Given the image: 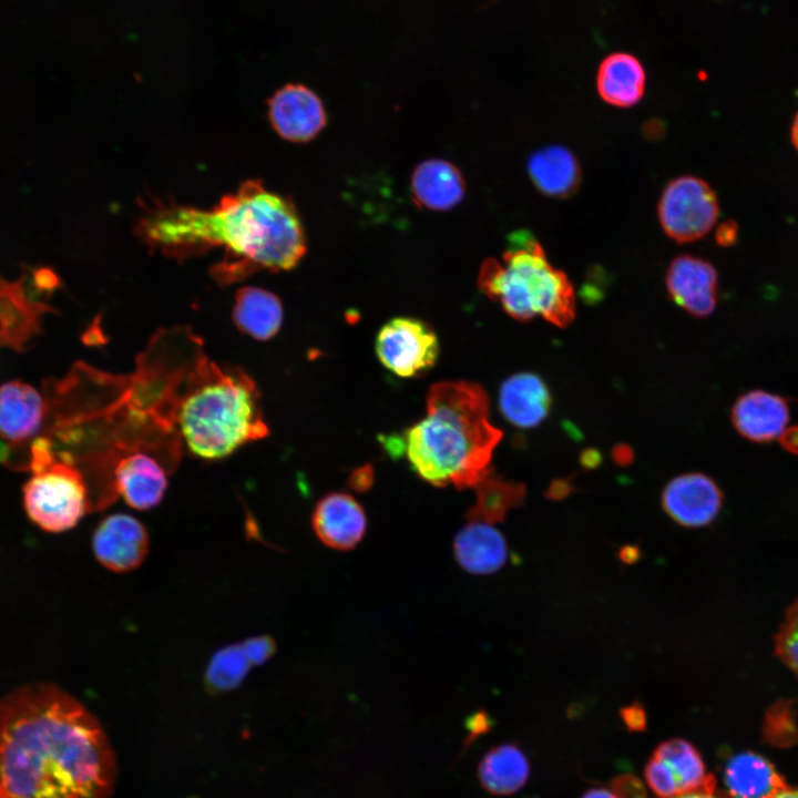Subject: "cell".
<instances>
[{
    "label": "cell",
    "mask_w": 798,
    "mask_h": 798,
    "mask_svg": "<svg viewBox=\"0 0 798 798\" xmlns=\"http://www.w3.org/2000/svg\"><path fill=\"white\" fill-rule=\"evenodd\" d=\"M491 726V718L483 710H479L472 716H470L467 722V729L469 730V735L466 741V746H469V744L477 737L488 733Z\"/></svg>",
    "instance_id": "cell-32"
},
{
    "label": "cell",
    "mask_w": 798,
    "mask_h": 798,
    "mask_svg": "<svg viewBox=\"0 0 798 798\" xmlns=\"http://www.w3.org/2000/svg\"><path fill=\"white\" fill-rule=\"evenodd\" d=\"M499 408L511 424L522 429L534 428L549 416L550 390L536 374H514L500 386Z\"/></svg>",
    "instance_id": "cell-17"
},
{
    "label": "cell",
    "mask_w": 798,
    "mask_h": 798,
    "mask_svg": "<svg viewBox=\"0 0 798 798\" xmlns=\"http://www.w3.org/2000/svg\"><path fill=\"white\" fill-rule=\"evenodd\" d=\"M572 488L566 480L553 481L546 492V497L552 500H561L570 494Z\"/></svg>",
    "instance_id": "cell-34"
},
{
    "label": "cell",
    "mask_w": 798,
    "mask_h": 798,
    "mask_svg": "<svg viewBox=\"0 0 798 798\" xmlns=\"http://www.w3.org/2000/svg\"><path fill=\"white\" fill-rule=\"evenodd\" d=\"M244 652L252 665H262L276 653V641L268 635L247 638L242 643Z\"/></svg>",
    "instance_id": "cell-29"
},
{
    "label": "cell",
    "mask_w": 798,
    "mask_h": 798,
    "mask_svg": "<svg viewBox=\"0 0 798 798\" xmlns=\"http://www.w3.org/2000/svg\"><path fill=\"white\" fill-rule=\"evenodd\" d=\"M581 798H617L613 791L605 788H593L587 790Z\"/></svg>",
    "instance_id": "cell-39"
},
{
    "label": "cell",
    "mask_w": 798,
    "mask_h": 798,
    "mask_svg": "<svg viewBox=\"0 0 798 798\" xmlns=\"http://www.w3.org/2000/svg\"><path fill=\"white\" fill-rule=\"evenodd\" d=\"M614 461L620 466H627L632 462L634 453L630 446L618 444L612 452Z\"/></svg>",
    "instance_id": "cell-35"
},
{
    "label": "cell",
    "mask_w": 798,
    "mask_h": 798,
    "mask_svg": "<svg viewBox=\"0 0 798 798\" xmlns=\"http://www.w3.org/2000/svg\"><path fill=\"white\" fill-rule=\"evenodd\" d=\"M645 84L646 74L642 63L626 52L608 54L597 69V93L610 105H636L644 95Z\"/></svg>",
    "instance_id": "cell-22"
},
{
    "label": "cell",
    "mask_w": 798,
    "mask_h": 798,
    "mask_svg": "<svg viewBox=\"0 0 798 798\" xmlns=\"http://www.w3.org/2000/svg\"><path fill=\"white\" fill-rule=\"evenodd\" d=\"M178 400L175 423L188 452L215 461L268 434L255 382L205 358Z\"/></svg>",
    "instance_id": "cell-4"
},
{
    "label": "cell",
    "mask_w": 798,
    "mask_h": 798,
    "mask_svg": "<svg viewBox=\"0 0 798 798\" xmlns=\"http://www.w3.org/2000/svg\"><path fill=\"white\" fill-rule=\"evenodd\" d=\"M116 760L99 720L52 684L0 700V798H109Z\"/></svg>",
    "instance_id": "cell-1"
},
{
    "label": "cell",
    "mask_w": 798,
    "mask_h": 798,
    "mask_svg": "<svg viewBox=\"0 0 798 798\" xmlns=\"http://www.w3.org/2000/svg\"><path fill=\"white\" fill-rule=\"evenodd\" d=\"M22 495L30 521L50 533L71 530L92 507L81 471L62 459L32 470Z\"/></svg>",
    "instance_id": "cell-6"
},
{
    "label": "cell",
    "mask_w": 798,
    "mask_h": 798,
    "mask_svg": "<svg viewBox=\"0 0 798 798\" xmlns=\"http://www.w3.org/2000/svg\"><path fill=\"white\" fill-rule=\"evenodd\" d=\"M475 500L468 509L469 521L489 524L504 522L507 514L514 508L523 505L526 488L523 483L505 480L493 470L474 488Z\"/></svg>",
    "instance_id": "cell-25"
},
{
    "label": "cell",
    "mask_w": 798,
    "mask_h": 798,
    "mask_svg": "<svg viewBox=\"0 0 798 798\" xmlns=\"http://www.w3.org/2000/svg\"><path fill=\"white\" fill-rule=\"evenodd\" d=\"M233 321L243 334L256 339L268 340L280 329L283 306L280 299L263 288L243 287L235 296Z\"/></svg>",
    "instance_id": "cell-23"
},
{
    "label": "cell",
    "mask_w": 798,
    "mask_h": 798,
    "mask_svg": "<svg viewBox=\"0 0 798 798\" xmlns=\"http://www.w3.org/2000/svg\"><path fill=\"white\" fill-rule=\"evenodd\" d=\"M620 560L626 564L634 563L640 557V549L634 545H625L620 550Z\"/></svg>",
    "instance_id": "cell-37"
},
{
    "label": "cell",
    "mask_w": 798,
    "mask_h": 798,
    "mask_svg": "<svg viewBox=\"0 0 798 798\" xmlns=\"http://www.w3.org/2000/svg\"><path fill=\"white\" fill-rule=\"evenodd\" d=\"M508 553L504 535L484 522L469 521L453 540L456 561L474 575L495 573L507 563Z\"/></svg>",
    "instance_id": "cell-18"
},
{
    "label": "cell",
    "mask_w": 798,
    "mask_h": 798,
    "mask_svg": "<svg viewBox=\"0 0 798 798\" xmlns=\"http://www.w3.org/2000/svg\"><path fill=\"white\" fill-rule=\"evenodd\" d=\"M250 667L242 643L225 646L212 656L205 669V687L212 694L231 692L241 685Z\"/></svg>",
    "instance_id": "cell-27"
},
{
    "label": "cell",
    "mask_w": 798,
    "mask_h": 798,
    "mask_svg": "<svg viewBox=\"0 0 798 798\" xmlns=\"http://www.w3.org/2000/svg\"><path fill=\"white\" fill-rule=\"evenodd\" d=\"M530 773L529 761L514 745L503 744L490 749L481 759L478 776L485 790L510 795L521 789Z\"/></svg>",
    "instance_id": "cell-24"
},
{
    "label": "cell",
    "mask_w": 798,
    "mask_h": 798,
    "mask_svg": "<svg viewBox=\"0 0 798 798\" xmlns=\"http://www.w3.org/2000/svg\"><path fill=\"white\" fill-rule=\"evenodd\" d=\"M141 237L170 257H190L222 247L224 260L213 267L221 285L254 272L294 268L306 253V236L294 204L249 180L212 209L157 205L139 223Z\"/></svg>",
    "instance_id": "cell-2"
},
{
    "label": "cell",
    "mask_w": 798,
    "mask_h": 798,
    "mask_svg": "<svg viewBox=\"0 0 798 798\" xmlns=\"http://www.w3.org/2000/svg\"><path fill=\"white\" fill-rule=\"evenodd\" d=\"M671 798H728V796H724L714 789L685 792Z\"/></svg>",
    "instance_id": "cell-36"
},
{
    "label": "cell",
    "mask_w": 798,
    "mask_h": 798,
    "mask_svg": "<svg viewBox=\"0 0 798 798\" xmlns=\"http://www.w3.org/2000/svg\"><path fill=\"white\" fill-rule=\"evenodd\" d=\"M791 140L795 146L798 150V114L796 115L792 127H791Z\"/></svg>",
    "instance_id": "cell-41"
},
{
    "label": "cell",
    "mask_w": 798,
    "mask_h": 798,
    "mask_svg": "<svg viewBox=\"0 0 798 798\" xmlns=\"http://www.w3.org/2000/svg\"><path fill=\"white\" fill-rule=\"evenodd\" d=\"M48 407L31 385L12 380L0 387V438L24 443L35 437L47 417Z\"/></svg>",
    "instance_id": "cell-14"
},
{
    "label": "cell",
    "mask_w": 798,
    "mask_h": 798,
    "mask_svg": "<svg viewBox=\"0 0 798 798\" xmlns=\"http://www.w3.org/2000/svg\"><path fill=\"white\" fill-rule=\"evenodd\" d=\"M479 288L519 321L541 316L559 328L575 317V294L567 275L548 259L528 232L513 233L502 260L487 258L479 270Z\"/></svg>",
    "instance_id": "cell-5"
},
{
    "label": "cell",
    "mask_w": 798,
    "mask_h": 798,
    "mask_svg": "<svg viewBox=\"0 0 798 798\" xmlns=\"http://www.w3.org/2000/svg\"><path fill=\"white\" fill-rule=\"evenodd\" d=\"M621 717L625 726L633 732H642L646 727V712L641 703L635 702L632 705L621 709Z\"/></svg>",
    "instance_id": "cell-31"
},
{
    "label": "cell",
    "mask_w": 798,
    "mask_h": 798,
    "mask_svg": "<svg viewBox=\"0 0 798 798\" xmlns=\"http://www.w3.org/2000/svg\"><path fill=\"white\" fill-rule=\"evenodd\" d=\"M775 798H798V787L796 788H786L784 791L778 794Z\"/></svg>",
    "instance_id": "cell-40"
},
{
    "label": "cell",
    "mask_w": 798,
    "mask_h": 798,
    "mask_svg": "<svg viewBox=\"0 0 798 798\" xmlns=\"http://www.w3.org/2000/svg\"><path fill=\"white\" fill-rule=\"evenodd\" d=\"M375 351L389 371L399 377L412 378L433 368L440 345L436 331L428 323L399 316L391 318L379 329Z\"/></svg>",
    "instance_id": "cell-8"
},
{
    "label": "cell",
    "mask_w": 798,
    "mask_h": 798,
    "mask_svg": "<svg viewBox=\"0 0 798 798\" xmlns=\"http://www.w3.org/2000/svg\"><path fill=\"white\" fill-rule=\"evenodd\" d=\"M167 489L165 470L153 457L134 452L121 458L114 469V490L133 509L156 507Z\"/></svg>",
    "instance_id": "cell-15"
},
{
    "label": "cell",
    "mask_w": 798,
    "mask_h": 798,
    "mask_svg": "<svg viewBox=\"0 0 798 798\" xmlns=\"http://www.w3.org/2000/svg\"><path fill=\"white\" fill-rule=\"evenodd\" d=\"M426 417L403 437L407 460L433 487L474 488L492 471L502 431L490 421L489 398L478 383L441 381L427 393Z\"/></svg>",
    "instance_id": "cell-3"
},
{
    "label": "cell",
    "mask_w": 798,
    "mask_h": 798,
    "mask_svg": "<svg viewBox=\"0 0 798 798\" xmlns=\"http://www.w3.org/2000/svg\"><path fill=\"white\" fill-rule=\"evenodd\" d=\"M526 168L535 188L553 198L574 195L581 184V166L576 156L562 145H546L533 152Z\"/></svg>",
    "instance_id": "cell-21"
},
{
    "label": "cell",
    "mask_w": 798,
    "mask_h": 798,
    "mask_svg": "<svg viewBox=\"0 0 798 798\" xmlns=\"http://www.w3.org/2000/svg\"><path fill=\"white\" fill-rule=\"evenodd\" d=\"M718 214L716 194L704 180L693 175L672 180L657 205L664 233L679 244L703 238L715 226Z\"/></svg>",
    "instance_id": "cell-7"
},
{
    "label": "cell",
    "mask_w": 798,
    "mask_h": 798,
    "mask_svg": "<svg viewBox=\"0 0 798 798\" xmlns=\"http://www.w3.org/2000/svg\"><path fill=\"white\" fill-rule=\"evenodd\" d=\"M671 299L694 317H707L716 307L718 294L717 272L714 266L693 255L675 257L665 276Z\"/></svg>",
    "instance_id": "cell-12"
},
{
    "label": "cell",
    "mask_w": 798,
    "mask_h": 798,
    "mask_svg": "<svg viewBox=\"0 0 798 798\" xmlns=\"http://www.w3.org/2000/svg\"><path fill=\"white\" fill-rule=\"evenodd\" d=\"M653 756L662 760L674 777L679 795L716 789V779L706 773L697 749L688 741L673 738L659 744Z\"/></svg>",
    "instance_id": "cell-26"
},
{
    "label": "cell",
    "mask_w": 798,
    "mask_h": 798,
    "mask_svg": "<svg viewBox=\"0 0 798 798\" xmlns=\"http://www.w3.org/2000/svg\"><path fill=\"white\" fill-rule=\"evenodd\" d=\"M268 115L284 140L304 143L325 127L327 114L320 98L303 84H287L268 101Z\"/></svg>",
    "instance_id": "cell-9"
},
{
    "label": "cell",
    "mask_w": 798,
    "mask_h": 798,
    "mask_svg": "<svg viewBox=\"0 0 798 798\" xmlns=\"http://www.w3.org/2000/svg\"><path fill=\"white\" fill-rule=\"evenodd\" d=\"M311 526L326 546L348 551L357 546L365 536L367 516L352 495L331 492L317 502L311 515Z\"/></svg>",
    "instance_id": "cell-13"
},
{
    "label": "cell",
    "mask_w": 798,
    "mask_h": 798,
    "mask_svg": "<svg viewBox=\"0 0 798 798\" xmlns=\"http://www.w3.org/2000/svg\"><path fill=\"white\" fill-rule=\"evenodd\" d=\"M734 238V228L729 224H724L717 232V242L722 245H728Z\"/></svg>",
    "instance_id": "cell-38"
},
{
    "label": "cell",
    "mask_w": 798,
    "mask_h": 798,
    "mask_svg": "<svg viewBox=\"0 0 798 798\" xmlns=\"http://www.w3.org/2000/svg\"><path fill=\"white\" fill-rule=\"evenodd\" d=\"M613 792L617 798H646L643 784L634 776L624 775L613 782Z\"/></svg>",
    "instance_id": "cell-30"
},
{
    "label": "cell",
    "mask_w": 798,
    "mask_h": 798,
    "mask_svg": "<svg viewBox=\"0 0 798 798\" xmlns=\"http://www.w3.org/2000/svg\"><path fill=\"white\" fill-rule=\"evenodd\" d=\"M732 420L745 438L765 442L780 438L789 421L790 410L786 400L761 390L741 396L733 407Z\"/></svg>",
    "instance_id": "cell-16"
},
{
    "label": "cell",
    "mask_w": 798,
    "mask_h": 798,
    "mask_svg": "<svg viewBox=\"0 0 798 798\" xmlns=\"http://www.w3.org/2000/svg\"><path fill=\"white\" fill-rule=\"evenodd\" d=\"M410 184L415 203L430 211H449L457 206L466 194V182L459 168L440 158L418 164Z\"/></svg>",
    "instance_id": "cell-19"
},
{
    "label": "cell",
    "mask_w": 798,
    "mask_h": 798,
    "mask_svg": "<svg viewBox=\"0 0 798 798\" xmlns=\"http://www.w3.org/2000/svg\"><path fill=\"white\" fill-rule=\"evenodd\" d=\"M96 560L108 570L123 573L139 567L149 551V534L141 521L125 513L104 518L92 536Z\"/></svg>",
    "instance_id": "cell-11"
},
{
    "label": "cell",
    "mask_w": 798,
    "mask_h": 798,
    "mask_svg": "<svg viewBox=\"0 0 798 798\" xmlns=\"http://www.w3.org/2000/svg\"><path fill=\"white\" fill-rule=\"evenodd\" d=\"M780 661L798 676V600L789 605L775 638Z\"/></svg>",
    "instance_id": "cell-28"
},
{
    "label": "cell",
    "mask_w": 798,
    "mask_h": 798,
    "mask_svg": "<svg viewBox=\"0 0 798 798\" xmlns=\"http://www.w3.org/2000/svg\"><path fill=\"white\" fill-rule=\"evenodd\" d=\"M728 798H775L789 786L764 756L743 751L732 756L724 768Z\"/></svg>",
    "instance_id": "cell-20"
},
{
    "label": "cell",
    "mask_w": 798,
    "mask_h": 798,
    "mask_svg": "<svg viewBox=\"0 0 798 798\" xmlns=\"http://www.w3.org/2000/svg\"><path fill=\"white\" fill-rule=\"evenodd\" d=\"M351 488L356 491L362 492L369 489L372 484V470L369 467L357 469L352 472L349 478Z\"/></svg>",
    "instance_id": "cell-33"
},
{
    "label": "cell",
    "mask_w": 798,
    "mask_h": 798,
    "mask_svg": "<svg viewBox=\"0 0 798 798\" xmlns=\"http://www.w3.org/2000/svg\"><path fill=\"white\" fill-rule=\"evenodd\" d=\"M661 503L677 524L702 528L712 523L723 504V493L707 475L688 472L673 478L665 485Z\"/></svg>",
    "instance_id": "cell-10"
}]
</instances>
